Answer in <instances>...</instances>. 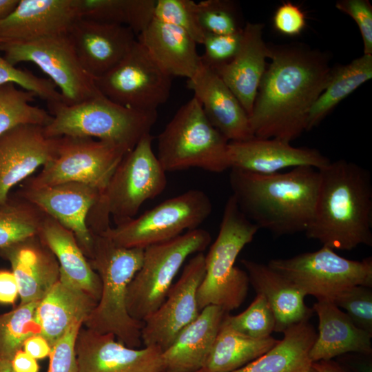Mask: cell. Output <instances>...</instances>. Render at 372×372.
Returning <instances> with one entry per match:
<instances>
[{
  "label": "cell",
  "instance_id": "cell-38",
  "mask_svg": "<svg viewBox=\"0 0 372 372\" xmlns=\"http://www.w3.org/2000/svg\"><path fill=\"white\" fill-rule=\"evenodd\" d=\"M224 320L234 330L255 339L271 336L274 331L276 319L265 298L256 293L250 305L242 312L231 316L226 313Z\"/></svg>",
  "mask_w": 372,
  "mask_h": 372
},
{
  "label": "cell",
  "instance_id": "cell-32",
  "mask_svg": "<svg viewBox=\"0 0 372 372\" xmlns=\"http://www.w3.org/2000/svg\"><path fill=\"white\" fill-rule=\"evenodd\" d=\"M272 336L247 337L222 322L212 350L204 367L207 372H231L256 360L278 342Z\"/></svg>",
  "mask_w": 372,
  "mask_h": 372
},
{
  "label": "cell",
  "instance_id": "cell-50",
  "mask_svg": "<svg viewBox=\"0 0 372 372\" xmlns=\"http://www.w3.org/2000/svg\"><path fill=\"white\" fill-rule=\"evenodd\" d=\"M311 366L318 372H349L340 364L333 360L313 362Z\"/></svg>",
  "mask_w": 372,
  "mask_h": 372
},
{
  "label": "cell",
  "instance_id": "cell-6",
  "mask_svg": "<svg viewBox=\"0 0 372 372\" xmlns=\"http://www.w3.org/2000/svg\"><path fill=\"white\" fill-rule=\"evenodd\" d=\"M258 230L231 195L225 205L217 238L205 257V273L197 291L200 311L215 305L229 313L243 303L248 293L249 277L235 262Z\"/></svg>",
  "mask_w": 372,
  "mask_h": 372
},
{
  "label": "cell",
  "instance_id": "cell-17",
  "mask_svg": "<svg viewBox=\"0 0 372 372\" xmlns=\"http://www.w3.org/2000/svg\"><path fill=\"white\" fill-rule=\"evenodd\" d=\"M79 372H162L163 351L154 346L131 348L110 333L80 329L75 342Z\"/></svg>",
  "mask_w": 372,
  "mask_h": 372
},
{
  "label": "cell",
  "instance_id": "cell-40",
  "mask_svg": "<svg viewBox=\"0 0 372 372\" xmlns=\"http://www.w3.org/2000/svg\"><path fill=\"white\" fill-rule=\"evenodd\" d=\"M154 18L182 29L197 44L203 43L206 33L198 20L197 2L193 0H157Z\"/></svg>",
  "mask_w": 372,
  "mask_h": 372
},
{
  "label": "cell",
  "instance_id": "cell-36",
  "mask_svg": "<svg viewBox=\"0 0 372 372\" xmlns=\"http://www.w3.org/2000/svg\"><path fill=\"white\" fill-rule=\"evenodd\" d=\"M0 206V249L39 235L45 216L37 207L19 198Z\"/></svg>",
  "mask_w": 372,
  "mask_h": 372
},
{
  "label": "cell",
  "instance_id": "cell-2",
  "mask_svg": "<svg viewBox=\"0 0 372 372\" xmlns=\"http://www.w3.org/2000/svg\"><path fill=\"white\" fill-rule=\"evenodd\" d=\"M230 170L231 195L242 213L259 229L277 236L307 230L316 207L318 169L297 167L269 174Z\"/></svg>",
  "mask_w": 372,
  "mask_h": 372
},
{
  "label": "cell",
  "instance_id": "cell-1",
  "mask_svg": "<svg viewBox=\"0 0 372 372\" xmlns=\"http://www.w3.org/2000/svg\"><path fill=\"white\" fill-rule=\"evenodd\" d=\"M271 63L260 81L249 116L254 137L288 142L306 130L309 112L332 68L324 52L300 45L269 46Z\"/></svg>",
  "mask_w": 372,
  "mask_h": 372
},
{
  "label": "cell",
  "instance_id": "cell-39",
  "mask_svg": "<svg viewBox=\"0 0 372 372\" xmlns=\"http://www.w3.org/2000/svg\"><path fill=\"white\" fill-rule=\"evenodd\" d=\"M200 24L206 34H231L241 32L240 14L236 3L229 0L197 2Z\"/></svg>",
  "mask_w": 372,
  "mask_h": 372
},
{
  "label": "cell",
  "instance_id": "cell-20",
  "mask_svg": "<svg viewBox=\"0 0 372 372\" xmlns=\"http://www.w3.org/2000/svg\"><path fill=\"white\" fill-rule=\"evenodd\" d=\"M79 19L76 0H19L0 21V45L68 33Z\"/></svg>",
  "mask_w": 372,
  "mask_h": 372
},
{
  "label": "cell",
  "instance_id": "cell-11",
  "mask_svg": "<svg viewBox=\"0 0 372 372\" xmlns=\"http://www.w3.org/2000/svg\"><path fill=\"white\" fill-rule=\"evenodd\" d=\"M304 296L333 300L354 286H372V258L352 260L322 246L319 250L289 258L271 260L267 264Z\"/></svg>",
  "mask_w": 372,
  "mask_h": 372
},
{
  "label": "cell",
  "instance_id": "cell-9",
  "mask_svg": "<svg viewBox=\"0 0 372 372\" xmlns=\"http://www.w3.org/2000/svg\"><path fill=\"white\" fill-rule=\"evenodd\" d=\"M211 240L207 231L197 228L145 248L141 267L127 288L126 306L130 316L143 322L152 314L164 301L186 259L203 251Z\"/></svg>",
  "mask_w": 372,
  "mask_h": 372
},
{
  "label": "cell",
  "instance_id": "cell-35",
  "mask_svg": "<svg viewBox=\"0 0 372 372\" xmlns=\"http://www.w3.org/2000/svg\"><path fill=\"white\" fill-rule=\"evenodd\" d=\"M37 95L8 83L0 85V135L21 125H48L52 116L45 109L31 103Z\"/></svg>",
  "mask_w": 372,
  "mask_h": 372
},
{
  "label": "cell",
  "instance_id": "cell-12",
  "mask_svg": "<svg viewBox=\"0 0 372 372\" xmlns=\"http://www.w3.org/2000/svg\"><path fill=\"white\" fill-rule=\"evenodd\" d=\"M128 152L122 147L92 138L62 136L55 156L26 185L79 183L101 194Z\"/></svg>",
  "mask_w": 372,
  "mask_h": 372
},
{
  "label": "cell",
  "instance_id": "cell-21",
  "mask_svg": "<svg viewBox=\"0 0 372 372\" xmlns=\"http://www.w3.org/2000/svg\"><path fill=\"white\" fill-rule=\"evenodd\" d=\"M228 157L231 168L269 174L297 167L320 169L329 159L318 150L296 147L290 142L278 138L253 137L242 141L229 142Z\"/></svg>",
  "mask_w": 372,
  "mask_h": 372
},
{
  "label": "cell",
  "instance_id": "cell-45",
  "mask_svg": "<svg viewBox=\"0 0 372 372\" xmlns=\"http://www.w3.org/2000/svg\"><path fill=\"white\" fill-rule=\"evenodd\" d=\"M340 11L350 16L360 31L364 54L372 55V6L367 0H340L335 3Z\"/></svg>",
  "mask_w": 372,
  "mask_h": 372
},
{
  "label": "cell",
  "instance_id": "cell-10",
  "mask_svg": "<svg viewBox=\"0 0 372 372\" xmlns=\"http://www.w3.org/2000/svg\"><path fill=\"white\" fill-rule=\"evenodd\" d=\"M211 211L209 197L202 190L190 189L99 234L120 247L145 249L197 229Z\"/></svg>",
  "mask_w": 372,
  "mask_h": 372
},
{
  "label": "cell",
  "instance_id": "cell-3",
  "mask_svg": "<svg viewBox=\"0 0 372 372\" xmlns=\"http://www.w3.org/2000/svg\"><path fill=\"white\" fill-rule=\"evenodd\" d=\"M320 185L312 221L304 231L332 249L372 246L370 172L343 159L318 169Z\"/></svg>",
  "mask_w": 372,
  "mask_h": 372
},
{
  "label": "cell",
  "instance_id": "cell-28",
  "mask_svg": "<svg viewBox=\"0 0 372 372\" xmlns=\"http://www.w3.org/2000/svg\"><path fill=\"white\" fill-rule=\"evenodd\" d=\"M249 284L262 295L276 319L274 331L283 332L290 326L309 320L313 313L304 302V296L285 276L268 265L242 259Z\"/></svg>",
  "mask_w": 372,
  "mask_h": 372
},
{
  "label": "cell",
  "instance_id": "cell-42",
  "mask_svg": "<svg viewBox=\"0 0 372 372\" xmlns=\"http://www.w3.org/2000/svg\"><path fill=\"white\" fill-rule=\"evenodd\" d=\"M333 301L360 329L372 335V291L362 285L351 287L337 296Z\"/></svg>",
  "mask_w": 372,
  "mask_h": 372
},
{
  "label": "cell",
  "instance_id": "cell-4",
  "mask_svg": "<svg viewBox=\"0 0 372 372\" xmlns=\"http://www.w3.org/2000/svg\"><path fill=\"white\" fill-rule=\"evenodd\" d=\"M93 234V233H92ZM89 262L101 282V296L83 325L101 334L110 333L131 348H140L143 323L132 318L126 306L128 286L141 267L144 249L125 248L93 234Z\"/></svg>",
  "mask_w": 372,
  "mask_h": 372
},
{
  "label": "cell",
  "instance_id": "cell-23",
  "mask_svg": "<svg viewBox=\"0 0 372 372\" xmlns=\"http://www.w3.org/2000/svg\"><path fill=\"white\" fill-rule=\"evenodd\" d=\"M0 254L10 263L20 304L40 301L59 279V262L39 235L0 249Z\"/></svg>",
  "mask_w": 372,
  "mask_h": 372
},
{
  "label": "cell",
  "instance_id": "cell-22",
  "mask_svg": "<svg viewBox=\"0 0 372 372\" xmlns=\"http://www.w3.org/2000/svg\"><path fill=\"white\" fill-rule=\"evenodd\" d=\"M187 84L193 91L194 97L200 103L209 121L229 142L254 137L247 113L214 70L201 63Z\"/></svg>",
  "mask_w": 372,
  "mask_h": 372
},
{
  "label": "cell",
  "instance_id": "cell-47",
  "mask_svg": "<svg viewBox=\"0 0 372 372\" xmlns=\"http://www.w3.org/2000/svg\"><path fill=\"white\" fill-rule=\"evenodd\" d=\"M18 295V284L13 273L0 270V303L12 304Z\"/></svg>",
  "mask_w": 372,
  "mask_h": 372
},
{
  "label": "cell",
  "instance_id": "cell-52",
  "mask_svg": "<svg viewBox=\"0 0 372 372\" xmlns=\"http://www.w3.org/2000/svg\"><path fill=\"white\" fill-rule=\"evenodd\" d=\"M0 372H14L10 360H0Z\"/></svg>",
  "mask_w": 372,
  "mask_h": 372
},
{
  "label": "cell",
  "instance_id": "cell-18",
  "mask_svg": "<svg viewBox=\"0 0 372 372\" xmlns=\"http://www.w3.org/2000/svg\"><path fill=\"white\" fill-rule=\"evenodd\" d=\"M60 137H49L43 127L21 125L0 135V206L11 188L56 154Z\"/></svg>",
  "mask_w": 372,
  "mask_h": 372
},
{
  "label": "cell",
  "instance_id": "cell-7",
  "mask_svg": "<svg viewBox=\"0 0 372 372\" xmlns=\"http://www.w3.org/2000/svg\"><path fill=\"white\" fill-rule=\"evenodd\" d=\"M47 105L52 119L43 127L46 136L92 138L128 152L150 133L158 116L157 111L129 109L101 94L74 105L63 101Z\"/></svg>",
  "mask_w": 372,
  "mask_h": 372
},
{
  "label": "cell",
  "instance_id": "cell-49",
  "mask_svg": "<svg viewBox=\"0 0 372 372\" xmlns=\"http://www.w3.org/2000/svg\"><path fill=\"white\" fill-rule=\"evenodd\" d=\"M10 363L14 372H39V370L37 360L23 349L14 354Z\"/></svg>",
  "mask_w": 372,
  "mask_h": 372
},
{
  "label": "cell",
  "instance_id": "cell-24",
  "mask_svg": "<svg viewBox=\"0 0 372 372\" xmlns=\"http://www.w3.org/2000/svg\"><path fill=\"white\" fill-rule=\"evenodd\" d=\"M263 28L262 23L247 22L236 56L214 70L235 94L248 116L266 70V59L269 56V46L262 39Z\"/></svg>",
  "mask_w": 372,
  "mask_h": 372
},
{
  "label": "cell",
  "instance_id": "cell-53",
  "mask_svg": "<svg viewBox=\"0 0 372 372\" xmlns=\"http://www.w3.org/2000/svg\"><path fill=\"white\" fill-rule=\"evenodd\" d=\"M302 372H318V371L315 369H313L311 366L309 369Z\"/></svg>",
  "mask_w": 372,
  "mask_h": 372
},
{
  "label": "cell",
  "instance_id": "cell-54",
  "mask_svg": "<svg viewBox=\"0 0 372 372\" xmlns=\"http://www.w3.org/2000/svg\"><path fill=\"white\" fill-rule=\"evenodd\" d=\"M162 372H171V371H167V370H164ZM195 372H207L206 369L205 368H203L197 371H195Z\"/></svg>",
  "mask_w": 372,
  "mask_h": 372
},
{
  "label": "cell",
  "instance_id": "cell-37",
  "mask_svg": "<svg viewBox=\"0 0 372 372\" xmlns=\"http://www.w3.org/2000/svg\"><path fill=\"white\" fill-rule=\"evenodd\" d=\"M39 302L19 304L13 310L0 315V360L10 361L22 349L27 338L41 334L37 316Z\"/></svg>",
  "mask_w": 372,
  "mask_h": 372
},
{
  "label": "cell",
  "instance_id": "cell-31",
  "mask_svg": "<svg viewBox=\"0 0 372 372\" xmlns=\"http://www.w3.org/2000/svg\"><path fill=\"white\" fill-rule=\"evenodd\" d=\"M268 351L231 372H302L311 366L309 351L317 332L309 320L294 324Z\"/></svg>",
  "mask_w": 372,
  "mask_h": 372
},
{
  "label": "cell",
  "instance_id": "cell-27",
  "mask_svg": "<svg viewBox=\"0 0 372 372\" xmlns=\"http://www.w3.org/2000/svg\"><path fill=\"white\" fill-rule=\"evenodd\" d=\"M154 61L172 77L192 78L201 65L196 41L182 29L155 18L136 36Z\"/></svg>",
  "mask_w": 372,
  "mask_h": 372
},
{
  "label": "cell",
  "instance_id": "cell-5",
  "mask_svg": "<svg viewBox=\"0 0 372 372\" xmlns=\"http://www.w3.org/2000/svg\"><path fill=\"white\" fill-rule=\"evenodd\" d=\"M154 139L150 133L145 135L117 166L87 218L92 233L110 227V216L116 225L134 218L146 200L165 189L166 172L153 151Z\"/></svg>",
  "mask_w": 372,
  "mask_h": 372
},
{
  "label": "cell",
  "instance_id": "cell-51",
  "mask_svg": "<svg viewBox=\"0 0 372 372\" xmlns=\"http://www.w3.org/2000/svg\"><path fill=\"white\" fill-rule=\"evenodd\" d=\"M19 2V0H0V21L9 16Z\"/></svg>",
  "mask_w": 372,
  "mask_h": 372
},
{
  "label": "cell",
  "instance_id": "cell-48",
  "mask_svg": "<svg viewBox=\"0 0 372 372\" xmlns=\"http://www.w3.org/2000/svg\"><path fill=\"white\" fill-rule=\"evenodd\" d=\"M22 349L38 360L49 357L52 347L41 334H37L27 338L23 342Z\"/></svg>",
  "mask_w": 372,
  "mask_h": 372
},
{
  "label": "cell",
  "instance_id": "cell-30",
  "mask_svg": "<svg viewBox=\"0 0 372 372\" xmlns=\"http://www.w3.org/2000/svg\"><path fill=\"white\" fill-rule=\"evenodd\" d=\"M39 236L55 256L60 275L98 302L101 293V279L73 233L45 214Z\"/></svg>",
  "mask_w": 372,
  "mask_h": 372
},
{
  "label": "cell",
  "instance_id": "cell-13",
  "mask_svg": "<svg viewBox=\"0 0 372 372\" xmlns=\"http://www.w3.org/2000/svg\"><path fill=\"white\" fill-rule=\"evenodd\" d=\"M0 52L12 65L22 62L37 65L58 88L66 105L77 104L101 94L94 79L82 67L68 33L0 45Z\"/></svg>",
  "mask_w": 372,
  "mask_h": 372
},
{
  "label": "cell",
  "instance_id": "cell-44",
  "mask_svg": "<svg viewBox=\"0 0 372 372\" xmlns=\"http://www.w3.org/2000/svg\"><path fill=\"white\" fill-rule=\"evenodd\" d=\"M82 326V323L73 324L52 346L47 372H79L75 342Z\"/></svg>",
  "mask_w": 372,
  "mask_h": 372
},
{
  "label": "cell",
  "instance_id": "cell-8",
  "mask_svg": "<svg viewBox=\"0 0 372 372\" xmlns=\"http://www.w3.org/2000/svg\"><path fill=\"white\" fill-rule=\"evenodd\" d=\"M228 144L193 96L159 134L156 154L165 172L196 167L220 173L230 169Z\"/></svg>",
  "mask_w": 372,
  "mask_h": 372
},
{
  "label": "cell",
  "instance_id": "cell-16",
  "mask_svg": "<svg viewBox=\"0 0 372 372\" xmlns=\"http://www.w3.org/2000/svg\"><path fill=\"white\" fill-rule=\"evenodd\" d=\"M99 194L87 185L64 183L39 187L25 185L18 197L71 231L89 260L92 256L94 238L87 225V218Z\"/></svg>",
  "mask_w": 372,
  "mask_h": 372
},
{
  "label": "cell",
  "instance_id": "cell-25",
  "mask_svg": "<svg viewBox=\"0 0 372 372\" xmlns=\"http://www.w3.org/2000/svg\"><path fill=\"white\" fill-rule=\"evenodd\" d=\"M318 317V333L309 351L311 362L355 353H372V335L358 327L332 300L318 299L312 308Z\"/></svg>",
  "mask_w": 372,
  "mask_h": 372
},
{
  "label": "cell",
  "instance_id": "cell-15",
  "mask_svg": "<svg viewBox=\"0 0 372 372\" xmlns=\"http://www.w3.org/2000/svg\"><path fill=\"white\" fill-rule=\"evenodd\" d=\"M205 257L200 252L189 260L162 304L143 321L141 341L144 347L154 346L163 351L198 317L200 311L197 291L205 273Z\"/></svg>",
  "mask_w": 372,
  "mask_h": 372
},
{
  "label": "cell",
  "instance_id": "cell-43",
  "mask_svg": "<svg viewBox=\"0 0 372 372\" xmlns=\"http://www.w3.org/2000/svg\"><path fill=\"white\" fill-rule=\"evenodd\" d=\"M242 33V30L231 34H206L202 63L215 70L230 62L240 48Z\"/></svg>",
  "mask_w": 372,
  "mask_h": 372
},
{
  "label": "cell",
  "instance_id": "cell-19",
  "mask_svg": "<svg viewBox=\"0 0 372 372\" xmlns=\"http://www.w3.org/2000/svg\"><path fill=\"white\" fill-rule=\"evenodd\" d=\"M68 35L82 67L94 79L118 65L136 41L127 26L81 18Z\"/></svg>",
  "mask_w": 372,
  "mask_h": 372
},
{
  "label": "cell",
  "instance_id": "cell-41",
  "mask_svg": "<svg viewBox=\"0 0 372 372\" xmlns=\"http://www.w3.org/2000/svg\"><path fill=\"white\" fill-rule=\"evenodd\" d=\"M8 83L34 92L47 103L62 101L60 92L49 79L39 77L28 70L18 68L0 54V85Z\"/></svg>",
  "mask_w": 372,
  "mask_h": 372
},
{
  "label": "cell",
  "instance_id": "cell-34",
  "mask_svg": "<svg viewBox=\"0 0 372 372\" xmlns=\"http://www.w3.org/2000/svg\"><path fill=\"white\" fill-rule=\"evenodd\" d=\"M79 17L123 25L137 36L154 18L155 0H76Z\"/></svg>",
  "mask_w": 372,
  "mask_h": 372
},
{
  "label": "cell",
  "instance_id": "cell-29",
  "mask_svg": "<svg viewBox=\"0 0 372 372\" xmlns=\"http://www.w3.org/2000/svg\"><path fill=\"white\" fill-rule=\"evenodd\" d=\"M96 304L88 293L60 275L37 308L41 334L52 347L71 326L83 325Z\"/></svg>",
  "mask_w": 372,
  "mask_h": 372
},
{
  "label": "cell",
  "instance_id": "cell-33",
  "mask_svg": "<svg viewBox=\"0 0 372 372\" xmlns=\"http://www.w3.org/2000/svg\"><path fill=\"white\" fill-rule=\"evenodd\" d=\"M372 77V55L363 54L350 63L332 68L327 86L311 107L306 130L318 125L344 99Z\"/></svg>",
  "mask_w": 372,
  "mask_h": 372
},
{
  "label": "cell",
  "instance_id": "cell-14",
  "mask_svg": "<svg viewBox=\"0 0 372 372\" xmlns=\"http://www.w3.org/2000/svg\"><path fill=\"white\" fill-rule=\"evenodd\" d=\"M172 79L136 40L122 61L94 82L101 94L118 105L154 112L169 99Z\"/></svg>",
  "mask_w": 372,
  "mask_h": 372
},
{
  "label": "cell",
  "instance_id": "cell-26",
  "mask_svg": "<svg viewBox=\"0 0 372 372\" xmlns=\"http://www.w3.org/2000/svg\"><path fill=\"white\" fill-rule=\"evenodd\" d=\"M226 313L215 305L203 308L163 351L165 370L195 372L204 368Z\"/></svg>",
  "mask_w": 372,
  "mask_h": 372
},
{
  "label": "cell",
  "instance_id": "cell-46",
  "mask_svg": "<svg viewBox=\"0 0 372 372\" xmlns=\"http://www.w3.org/2000/svg\"><path fill=\"white\" fill-rule=\"evenodd\" d=\"M273 25L275 30L283 35L297 36L306 26L305 14L298 6L286 2L276 10Z\"/></svg>",
  "mask_w": 372,
  "mask_h": 372
}]
</instances>
